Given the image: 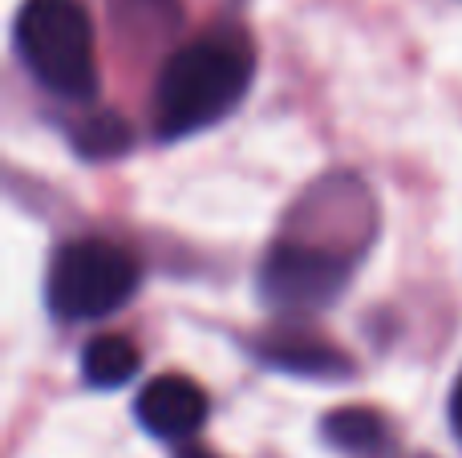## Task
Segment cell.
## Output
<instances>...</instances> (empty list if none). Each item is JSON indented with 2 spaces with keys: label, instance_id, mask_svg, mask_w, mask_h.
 Segmentation results:
<instances>
[{
  "label": "cell",
  "instance_id": "30bf717a",
  "mask_svg": "<svg viewBox=\"0 0 462 458\" xmlns=\"http://www.w3.org/2000/svg\"><path fill=\"white\" fill-rule=\"evenodd\" d=\"M450 422H455V430H458V438H462V378H458V386H455V398H450Z\"/></svg>",
  "mask_w": 462,
  "mask_h": 458
},
{
  "label": "cell",
  "instance_id": "52a82bcc",
  "mask_svg": "<svg viewBox=\"0 0 462 458\" xmlns=\"http://www.w3.org/2000/svg\"><path fill=\"white\" fill-rule=\"evenodd\" d=\"M138 373V345L130 337H118V333H102L86 345L81 353V378L94 389H114L126 386Z\"/></svg>",
  "mask_w": 462,
  "mask_h": 458
},
{
  "label": "cell",
  "instance_id": "6da1fadb",
  "mask_svg": "<svg viewBox=\"0 0 462 458\" xmlns=\"http://www.w3.org/2000/svg\"><path fill=\"white\" fill-rule=\"evenodd\" d=\"M255 73V49L239 29H211L167 57L154 86V130L183 138L239 105Z\"/></svg>",
  "mask_w": 462,
  "mask_h": 458
},
{
  "label": "cell",
  "instance_id": "7a4b0ae2",
  "mask_svg": "<svg viewBox=\"0 0 462 458\" xmlns=\"http://www.w3.org/2000/svg\"><path fill=\"white\" fill-rule=\"evenodd\" d=\"M13 41L24 69L57 97H94V24L81 0H24L16 8Z\"/></svg>",
  "mask_w": 462,
  "mask_h": 458
},
{
  "label": "cell",
  "instance_id": "ba28073f",
  "mask_svg": "<svg viewBox=\"0 0 462 458\" xmlns=\"http://www.w3.org/2000/svg\"><path fill=\"white\" fill-rule=\"evenodd\" d=\"M325 435L333 438L341 451H374L377 443L385 438V426L382 418H377L374 410H357V406H349V410H337L325 418Z\"/></svg>",
  "mask_w": 462,
  "mask_h": 458
},
{
  "label": "cell",
  "instance_id": "3957f363",
  "mask_svg": "<svg viewBox=\"0 0 462 458\" xmlns=\"http://www.w3.org/2000/svg\"><path fill=\"white\" fill-rule=\"evenodd\" d=\"M138 289V260L110 240H73L49 264L45 300L57 321H102Z\"/></svg>",
  "mask_w": 462,
  "mask_h": 458
},
{
  "label": "cell",
  "instance_id": "9c48e42d",
  "mask_svg": "<svg viewBox=\"0 0 462 458\" xmlns=\"http://www.w3.org/2000/svg\"><path fill=\"white\" fill-rule=\"evenodd\" d=\"M130 146V126L118 114H94L89 122H81L78 130V151L89 159H114Z\"/></svg>",
  "mask_w": 462,
  "mask_h": 458
},
{
  "label": "cell",
  "instance_id": "5b68a950",
  "mask_svg": "<svg viewBox=\"0 0 462 458\" xmlns=\"http://www.w3.org/2000/svg\"><path fill=\"white\" fill-rule=\"evenodd\" d=\"M208 410H211V402H208V394H203V386H195L183 373H162V378L146 381L134 402L138 422H143L151 435L175 438V443L199 435L203 422H208Z\"/></svg>",
  "mask_w": 462,
  "mask_h": 458
},
{
  "label": "cell",
  "instance_id": "277c9868",
  "mask_svg": "<svg viewBox=\"0 0 462 458\" xmlns=\"http://www.w3.org/2000/svg\"><path fill=\"white\" fill-rule=\"evenodd\" d=\"M349 272H353L349 252L284 235L263 256L260 292L280 313H312V308H325L328 300L341 297Z\"/></svg>",
  "mask_w": 462,
  "mask_h": 458
},
{
  "label": "cell",
  "instance_id": "8fae6325",
  "mask_svg": "<svg viewBox=\"0 0 462 458\" xmlns=\"http://www.w3.org/2000/svg\"><path fill=\"white\" fill-rule=\"evenodd\" d=\"M179 458H216V454H208V451H183Z\"/></svg>",
  "mask_w": 462,
  "mask_h": 458
},
{
  "label": "cell",
  "instance_id": "8992f818",
  "mask_svg": "<svg viewBox=\"0 0 462 458\" xmlns=\"http://www.w3.org/2000/svg\"><path fill=\"white\" fill-rule=\"evenodd\" d=\"M252 353L255 362L276 365L284 373H300V378H341V373H349V362H345L341 349L309 337V333H272V337L255 341Z\"/></svg>",
  "mask_w": 462,
  "mask_h": 458
}]
</instances>
